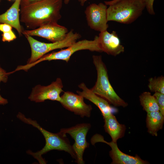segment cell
Here are the masks:
<instances>
[{
	"mask_svg": "<svg viewBox=\"0 0 164 164\" xmlns=\"http://www.w3.org/2000/svg\"><path fill=\"white\" fill-rule=\"evenodd\" d=\"M145 8L149 14L152 15L155 14L153 8V3L154 0H144Z\"/></svg>",
	"mask_w": 164,
	"mask_h": 164,
	"instance_id": "cell-22",
	"label": "cell"
},
{
	"mask_svg": "<svg viewBox=\"0 0 164 164\" xmlns=\"http://www.w3.org/2000/svg\"><path fill=\"white\" fill-rule=\"evenodd\" d=\"M99 46L102 52L116 56L124 52L125 48L121 43L116 32L110 33L107 30L101 32L98 36Z\"/></svg>",
	"mask_w": 164,
	"mask_h": 164,
	"instance_id": "cell-13",
	"label": "cell"
},
{
	"mask_svg": "<svg viewBox=\"0 0 164 164\" xmlns=\"http://www.w3.org/2000/svg\"><path fill=\"white\" fill-rule=\"evenodd\" d=\"M41 0H21L20 7L27 5Z\"/></svg>",
	"mask_w": 164,
	"mask_h": 164,
	"instance_id": "cell-25",
	"label": "cell"
},
{
	"mask_svg": "<svg viewBox=\"0 0 164 164\" xmlns=\"http://www.w3.org/2000/svg\"><path fill=\"white\" fill-rule=\"evenodd\" d=\"M12 27L10 25L5 23H0V31L2 32L12 30Z\"/></svg>",
	"mask_w": 164,
	"mask_h": 164,
	"instance_id": "cell-24",
	"label": "cell"
},
{
	"mask_svg": "<svg viewBox=\"0 0 164 164\" xmlns=\"http://www.w3.org/2000/svg\"><path fill=\"white\" fill-rule=\"evenodd\" d=\"M1 0H0V1Z\"/></svg>",
	"mask_w": 164,
	"mask_h": 164,
	"instance_id": "cell-30",
	"label": "cell"
},
{
	"mask_svg": "<svg viewBox=\"0 0 164 164\" xmlns=\"http://www.w3.org/2000/svg\"><path fill=\"white\" fill-rule=\"evenodd\" d=\"M118 0H112L111 1H104V2L105 3V4L106 5H109L113 4V3H114L117 2Z\"/></svg>",
	"mask_w": 164,
	"mask_h": 164,
	"instance_id": "cell-28",
	"label": "cell"
},
{
	"mask_svg": "<svg viewBox=\"0 0 164 164\" xmlns=\"http://www.w3.org/2000/svg\"><path fill=\"white\" fill-rule=\"evenodd\" d=\"M21 0H15L10 8L0 15V23L8 24L14 28L21 36L22 30L20 24V10Z\"/></svg>",
	"mask_w": 164,
	"mask_h": 164,
	"instance_id": "cell-15",
	"label": "cell"
},
{
	"mask_svg": "<svg viewBox=\"0 0 164 164\" xmlns=\"http://www.w3.org/2000/svg\"><path fill=\"white\" fill-rule=\"evenodd\" d=\"M63 85L61 79L57 78L55 81L47 86L38 85L32 88L29 97L31 101L36 102H41L47 100L60 102V94L63 90Z\"/></svg>",
	"mask_w": 164,
	"mask_h": 164,
	"instance_id": "cell-9",
	"label": "cell"
},
{
	"mask_svg": "<svg viewBox=\"0 0 164 164\" xmlns=\"http://www.w3.org/2000/svg\"><path fill=\"white\" fill-rule=\"evenodd\" d=\"M93 63L97 72V79L91 90L115 107H126L128 104L116 93L109 80L108 70L101 56L93 55Z\"/></svg>",
	"mask_w": 164,
	"mask_h": 164,
	"instance_id": "cell-3",
	"label": "cell"
},
{
	"mask_svg": "<svg viewBox=\"0 0 164 164\" xmlns=\"http://www.w3.org/2000/svg\"><path fill=\"white\" fill-rule=\"evenodd\" d=\"M8 0V1H11L12 0Z\"/></svg>",
	"mask_w": 164,
	"mask_h": 164,
	"instance_id": "cell-29",
	"label": "cell"
},
{
	"mask_svg": "<svg viewBox=\"0 0 164 164\" xmlns=\"http://www.w3.org/2000/svg\"><path fill=\"white\" fill-rule=\"evenodd\" d=\"M2 40L3 42H9L16 38V36L12 30L3 32L2 34Z\"/></svg>",
	"mask_w": 164,
	"mask_h": 164,
	"instance_id": "cell-21",
	"label": "cell"
},
{
	"mask_svg": "<svg viewBox=\"0 0 164 164\" xmlns=\"http://www.w3.org/2000/svg\"><path fill=\"white\" fill-rule=\"evenodd\" d=\"M91 127L89 123H81L69 128H62L59 132L63 135L69 134L74 140L75 142L72 146L76 155V162L78 164L84 163L83 155L85 149L89 146L86 136Z\"/></svg>",
	"mask_w": 164,
	"mask_h": 164,
	"instance_id": "cell-7",
	"label": "cell"
},
{
	"mask_svg": "<svg viewBox=\"0 0 164 164\" xmlns=\"http://www.w3.org/2000/svg\"><path fill=\"white\" fill-rule=\"evenodd\" d=\"M68 29L57 23L48 24L36 29L22 31L25 36H37L46 39L52 43L62 41L66 37Z\"/></svg>",
	"mask_w": 164,
	"mask_h": 164,
	"instance_id": "cell-11",
	"label": "cell"
},
{
	"mask_svg": "<svg viewBox=\"0 0 164 164\" xmlns=\"http://www.w3.org/2000/svg\"><path fill=\"white\" fill-rule=\"evenodd\" d=\"M62 5V0H41L20 7V22L32 29L57 23L61 17Z\"/></svg>",
	"mask_w": 164,
	"mask_h": 164,
	"instance_id": "cell-1",
	"label": "cell"
},
{
	"mask_svg": "<svg viewBox=\"0 0 164 164\" xmlns=\"http://www.w3.org/2000/svg\"><path fill=\"white\" fill-rule=\"evenodd\" d=\"M87 0H78L79 2H80V5L83 6L85 2ZM70 0H64V2L65 4H68Z\"/></svg>",
	"mask_w": 164,
	"mask_h": 164,
	"instance_id": "cell-27",
	"label": "cell"
},
{
	"mask_svg": "<svg viewBox=\"0 0 164 164\" xmlns=\"http://www.w3.org/2000/svg\"><path fill=\"white\" fill-rule=\"evenodd\" d=\"M148 87L151 92H158L164 94V77H151L149 79Z\"/></svg>",
	"mask_w": 164,
	"mask_h": 164,
	"instance_id": "cell-19",
	"label": "cell"
},
{
	"mask_svg": "<svg viewBox=\"0 0 164 164\" xmlns=\"http://www.w3.org/2000/svg\"><path fill=\"white\" fill-rule=\"evenodd\" d=\"M8 103L7 100L3 97L0 94V104L4 105Z\"/></svg>",
	"mask_w": 164,
	"mask_h": 164,
	"instance_id": "cell-26",
	"label": "cell"
},
{
	"mask_svg": "<svg viewBox=\"0 0 164 164\" xmlns=\"http://www.w3.org/2000/svg\"><path fill=\"white\" fill-rule=\"evenodd\" d=\"M67 48L57 52L46 54L35 62L22 65V69L25 71L37 64L44 61L60 60L68 62L71 56L75 52L82 50L101 52L98 43V36H96L93 40L84 39L76 42Z\"/></svg>",
	"mask_w": 164,
	"mask_h": 164,
	"instance_id": "cell-5",
	"label": "cell"
},
{
	"mask_svg": "<svg viewBox=\"0 0 164 164\" xmlns=\"http://www.w3.org/2000/svg\"><path fill=\"white\" fill-rule=\"evenodd\" d=\"M103 118L105 131L110 136L112 141L117 142L118 139L124 137L126 126L124 124L119 123L112 114Z\"/></svg>",
	"mask_w": 164,
	"mask_h": 164,
	"instance_id": "cell-16",
	"label": "cell"
},
{
	"mask_svg": "<svg viewBox=\"0 0 164 164\" xmlns=\"http://www.w3.org/2000/svg\"><path fill=\"white\" fill-rule=\"evenodd\" d=\"M108 5L107 9L108 21L124 24L134 22L145 8L144 0H119Z\"/></svg>",
	"mask_w": 164,
	"mask_h": 164,
	"instance_id": "cell-4",
	"label": "cell"
},
{
	"mask_svg": "<svg viewBox=\"0 0 164 164\" xmlns=\"http://www.w3.org/2000/svg\"><path fill=\"white\" fill-rule=\"evenodd\" d=\"M25 36L29 44L31 50V56L27 61L28 64L35 62L51 51L69 46L76 42L81 36L79 33L74 32L72 29L68 32L66 37L63 40L50 43L40 42L30 36Z\"/></svg>",
	"mask_w": 164,
	"mask_h": 164,
	"instance_id": "cell-6",
	"label": "cell"
},
{
	"mask_svg": "<svg viewBox=\"0 0 164 164\" xmlns=\"http://www.w3.org/2000/svg\"><path fill=\"white\" fill-rule=\"evenodd\" d=\"M17 117L22 122L31 125L37 128L41 132L45 140L46 143L43 148L40 151L33 152L28 151L27 153L36 159L40 164H46V162L42 155L53 150L63 151L69 154L72 157L76 159V155L72 145L67 138L66 135L60 132L57 133L50 132L42 127L36 121L28 118L19 112Z\"/></svg>",
	"mask_w": 164,
	"mask_h": 164,
	"instance_id": "cell-2",
	"label": "cell"
},
{
	"mask_svg": "<svg viewBox=\"0 0 164 164\" xmlns=\"http://www.w3.org/2000/svg\"><path fill=\"white\" fill-rule=\"evenodd\" d=\"M10 74L9 72L7 73L2 69L0 66V83L1 81L6 83L8 80V76Z\"/></svg>",
	"mask_w": 164,
	"mask_h": 164,
	"instance_id": "cell-23",
	"label": "cell"
},
{
	"mask_svg": "<svg viewBox=\"0 0 164 164\" xmlns=\"http://www.w3.org/2000/svg\"><path fill=\"white\" fill-rule=\"evenodd\" d=\"M155 98L159 108V111L164 116V94L155 92L153 95Z\"/></svg>",
	"mask_w": 164,
	"mask_h": 164,
	"instance_id": "cell-20",
	"label": "cell"
},
{
	"mask_svg": "<svg viewBox=\"0 0 164 164\" xmlns=\"http://www.w3.org/2000/svg\"><path fill=\"white\" fill-rule=\"evenodd\" d=\"M141 105L147 113L159 111V108L156 99L149 92H143L139 96Z\"/></svg>",
	"mask_w": 164,
	"mask_h": 164,
	"instance_id": "cell-18",
	"label": "cell"
},
{
	"mask_svg": "<svg viewBox=\"0 0 164 164\" xmlns=\"http://www.w3.org/2000/svg\"><path fill=\"white\" fill-rule=\"evenodd\" d=\"M61 97L60 103L67 110L82 118L91 116L92 107L85 103L81 96L67 91L64 92Z\"/></svg>",
	"mask_w": 164,
	"mask_h": 164,
	"instance_id": "cell-12",
	"label": "cell"
},
{
	"mask_svg": "<svg viewBox=\"0 0 164 164\" xmlns=\"http://www.w3.org/2000/svg\"><path fill=\"white\" fill-rule=\"evenodd\" d=\"M146 122L148 132L156 136L158 132L163 128L164 116L159 111L148 112Z\"/></svg>",
	"mask_w": 164,
	"mask_h": 164,
	"instance_id": "cell-17",
	"label": "cell"
},
{
	"mask_svg": "<svg viewBox=\"0 0 164 164\" xmlns=\"http://www.w3.org/2000/svg\"><path fill=\"white\" fill-rule=\"evenodd\" d=\"M78 87L82 91H77V92L78 94L95 105L100 110L103 118L112 114L110 104L106 100L94 94L84 83L79 84Z\"/></svg>",
	"mask_w": 164,
	"mask_h": 164,
	"instance_id": "cell-14",
	"label": "cell"
},
{
	"mask_svg": "<svg viewBox=\"0 0 164 164\" xmlns=\"http://www.w3.org/2000/svg\"><path fill=\"white\" fill-rule=\"evenodd\" d=\"M107 9V5L102 3H92L86 8L85 13L90 28L100 32L107 30L108 27Z\"/></svg>",
	"mask_w": 164,
	"mask_h": 164,
	"instance_id": "cell-8",
	"label": "cell"
},
{
	"mask_svg": "<svg viewBox=\"0 0 164 164\" xmlns=\"http://www.w3.org/2000/svg\"><path fill=\"white\" fill-rule=\"evenodd\" d=\"M98 142L105 143L111 148L109 152V156L112 160V164H147V161L142 160L138 155L134 156L122 152L118 148L117 142L111 141L108 142L105 141L104 137L99 134L93 135L91 139V144L94 145Z\"/></svg>",
	"mask_w": 164,
	"mask_h": 164,
	"instance_id": "cell-10",
	"label": "cell"
}]
</instances>
